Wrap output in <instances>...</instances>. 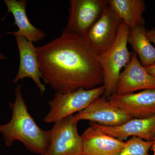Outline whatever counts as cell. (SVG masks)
I'll return each mask as SVG.
<instances>
[{"mask_svg":"<svg viewBox=\"0 0 155 155\" xmlns=\"http://www.w3.org/2000/svg\"><path fill=\"white\" fill-rule=\"evenodd\" d=\"M130 28L123 22L114 44L107 51L99 56V61L105 87L104 96L109 98L116 93L119 75L129 63L131 52L127 48Z\"/></svg>","mask_w":155,"mask_h":155,"instance_id":"3957f363","label":"cell"},{"mask_svg":"<svg viewBox=\"0 0 155 155\" xmlns=\"http://www.w3.org/2000/svg\"><path fill=\"white\" fill-rule=\"evenodd\" d=\"M21 87L19 85L15 89V101L9 103L12 110V118L8 123L0 125V133L7 146L11 147L18 140L31 152L45 155L49 145L50 130L41 129L29 114Z\"/></svg>","mask_w":155,"mask_h":155,"instance_id":"7a4b0ae2","label":"cell"},{"mask_svg":"<svg viewBox=\"0 0 155 155\" xmlns=\"http://www.w3.org/2000/svg\"><path fill=\"white\" fill-rule=\"evenodd\" d=\"M147 35L150 41L155 45V28L147 30Z\"/></svg>","mask_w":155,"mask_h":155,"instance_id":"ac0fdd59","label":"cell"},{"mask_svg":"<svg viewBox=\"0 0 155 155\" xmlns=\"http://www.w3.org/2000/svg\"><path fill=\"white\" fill-rule=\"evenodd\" d=\"M147 31L144 25H139L130 29L127 39L145 68L155 63V48L148 38Z\"/></svg>","mask_w":155,"mask_h":155,"instance_id":"2e32d148","label":"cell"},{"mask_svg":"<svg viewBox=\"0 0 155 155\" xmlns=\"http://www.w3.org/2000/svg\"><path fill=\"white\" fill-rule=\"evenodd\" d=\"M67 26L63 33L85 37L108 5L107 0H70Z\"/></svg>","mask_w":155,"mask_h":155,"instance_id":"8992f818","label":"cell"},{"mask_svg":"<svg viewBox=\"0 0 155 155\" xmlns=\"http://www.w3.org/2000/svg\"><path fill=\"white\" fill-rule=\"evenodd\" d=\"M122 22L108 4L101 17L84 37L98 57L114 44Z\"/></svg>","mask_w":155,"mask_h":155,"instance_id":"52a82bcc","label":"cell"},{"mask_svg":"<svg viewBox=\"0 0 155 155\" xmlns=\"http://www.w3.org/2000/svg\"><path fill=\"white\" fill-rule=\"evenodd\" d=\"M154 88L155 78L143 66L136 53L131 52L130 61L119 75L115 93L127 94Z\"/></svg>","mask_w":155,"mask_h":155,"instance_id":"30bf717a","label":"cell"},{"mask_svg":"<svg viewBox=\"0 0 155 155\" xmlns=\"http://www.w3.org/2000/svg\"><path fill=\"white\" fill-rule=\"evenodd\" d=\"M0 59H5V56L3 55L2 54H0Z\"/></svg>","mask_w":155,"mask_h":155,"instance_id":"44dd1931","label":"cell"},{"mask_svg":"<svg viewBox=\"0 0 155 155\" xmlns=\"http://www.w3.org/2000/svg\"><path fill=\"white\" fill-rule=\"evenodd\" d=\"M104 85L91 89L83 88L67 93L56 92L49 102L50 110L43 119L46 123H55L85 109L94 100L104 95Z\"/></svg>","mask_w":155,"mask_h":155,"instance_id":"277c9868","label":"cell"},{"mask_svg":"<svg viewBox=\"0 0 155 155\" xmlns=\"http://www.w3.org/2000/svg\"><path fill=\"white\" fill-rule=\"evenodd\" d=\"M74 115L54 123L50 130V143L45 155H83V143Z\"/></svg>","mask_w":155,"mask_h":155,"instance_id":"5b68a950","label":"cell"},{"mask_svg":"<svg viewBox=\"0 0 155 155\" xmlns=\"http://www.w3.org/2000/svg\"><path fill=\"white\" fill-rule=\"evenodd\" d=\"M151 149L153 151V155H155V138L154 139L152 147Z\"/></svg>","mask_w":155,"mask_h":155,"instance_id":"ffe728a7","label":"cell"},{"mask_svg":"<svg viewBox=\"0 0 155 155\" xmlns=\"http://www.w3.org/2000/svg\"><path fill=\"white\" fill-rule=\"evenodd\" d=\"M19 54V66L17 75L13 80L16 83L26 78H31L43 94L45 87L41 83L40 78L42 76L37 58V47L33 42L23 37L15 35Z\"/></svg>","mask_w":155,"mask_h":155,"instance_id":"8fae6325","label":"cell"},{"mask_svg":"<svg viewBox=\"0 0 155 155\" xmlns=\"http://www.w3.org/2000/svg\"><path fill=\"white\" fill-rule=\"evenodd\" d=\"M108 100L133 118L147 119L155 115V88L127 94L115 93Z\"/></svg>","mask_w":155,"mask_h":155,"instance_id":"ba28073f","label":"cell"},{"mask_svg":"<svg viewBox=\"0 0 155 155\" xmlns=\"http://www.w3.org/2000/svg\"><path fill=\"white\" fill-rule=\"evenodd\" d=\"M83 155H118L125 147L123 142L91 125L81 135Z\"/></svg>","mask_w":155,"mask_h":155,"instance_id":"7c38bea8","label":"cell"},{"mask_svg":"<svg viewBox=\"0 0 155 155\" xmlns=\"http://www.w3.org/2000/svg\"><path fill=\"white\" fill-rule=\"evenodd\" d=\"M145 68L147 71L155 78V63Z\"/></svg>","mask_w":155,"mask_h":155,"instance_id":"d6986e66","label":"cell"},{"mask_svg":"<svg viewBox=\"0 0 155 155\" xmlns=\"http://www.w3.org/2000/svg\"><path fill=\"white\" fill-rule=\"evenodd\" d=\"M91 125L122 141L130 136L147 141H153L155 138V115L147 119L133 118L115 127L103 126L96 123H92Z\"/></svg>","mask_w":155,"mask_h":155,"instance_id":"4fadbf2b","label":"cell"},{"mask_svg":"<svg viewBox=\"0 0 155 155\" xmlns=\"http://www.w3.org/2000/svg\"><path fill=\"white\" fill-rule=\"evenodd\" d=\"M108 5L130 29L144 25L143 17L146 10L143 0H107Z\"/></svg>","mask_w":155,"mask_h":155,"instance_id":"9a60e30c","label":"cell"},{"mask_svg":"<svg viewBox=\"0 0 155 155\" xmlns=\"http://www.w3.org/2000/svg\"><path fill=\"white\" fill-rule=\"evenodd\" d=\"M74 118L78 121L88 120L108 127L119 126L133 119L106 98L101 97L94 100L83 110L74 115Z\"/></svg>","mask_w":155,"mask_h":155,"instance_id":"9c48e42d","label":"cell"},{"mask_svg":"<svg viewBox=\"0 0 155 155\" xmlns=\"http://www.w3.org/2000/svg\"><path fill=\"white\" fill-rule=\"evenodd\" d=\"M8 13L13 15L14 25L18 27V30L10 32L14 35L25 38L27 40L33 42L42 40L46 34L42 31L34 26L28 19L26 12L27 3L25 0H5Z\"/></svg>","mask_w":155,"mask_h":155,"instance_id":"5bb4252c","label":"cell"},{"mask_svg":"<svg viewBox=\"0 0 155 155\" xmlns=\"http://www.w3.org/2000/svg\"><path fill=\"white\" fill-rule=\"evenodd\" d=\"M153 141H147L135 137H132L126 142L124 148L118 155H150Z\"/></svg>","mask_w":155,"mask_h":155,"instance_id":"e0dca14e","label":"cell"},{"mask_svg":"<svg viewBox=\"0 0 155 155\" xmlns=\"http://www.w3.org/2000/svg\"><path fill=\"white\" fill-rule=\"evenodd\" d=\"M42 78L56 92L67 93L103 84L99 57L83 37L62 33L37 47Z\"/></svg>","mask_w":155,"mask_h":155,"instance_id":"6da1fadb","label":"cell"}]
</instances>
